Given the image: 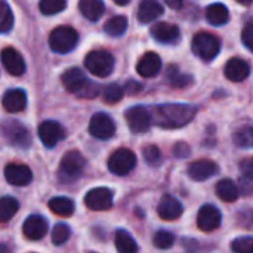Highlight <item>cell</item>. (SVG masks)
Here are the masks:
<instances>
[{"label":"cell","instance_id":"6da1fadb","mask_svg":"<svg viewBox=\"0 0 253 253\" xmlns=\"http://www.w3.org/2000/svg\"><path fill=\"white\" fill-rule=\"evenodd\" d=\"M196 116V108L187 104H165L156 108V125L165 129H178L188 125Z\"/></svg>","mask_w":253,"mask_h":253},{"label":"cell","instance_id":"7a4b0ae2","mask_svg":"<svg viewBox=\"0 0 253 253\" xmlns=\"http://www.w3.org/2000/svg\"><path fill=\"white\" fill-rule=\"evenodd\" d=\"M62 84L68 92L86 99H92L99 93V87L90 80H87V77L80 68L67 70L62 74Z\"/></svg>","mask_w":253,"mask_h":253},{"label":"cell","instance_id":"3957f363","mask_svg":"<svg viewBox=\"0 0 253 253\" xmlns=\"http://www.w3.org/2000/svg\"><path fill=\"white\" fill-rule=\"evenodd\" d=\"M79 42V34L73 27H58L49 36V46L53 52L67 53L71 52Z\"/></svg>","mask_w":253,"mask_h":253},{"label":"cell","instance_id":"277c9868","mask_svg":"<svg viewBox=\"0 0 253 253\" xmlns=\"http://www.w3.org/2000/svg\"><path fill=\"white\" fill-rule=\"evenodd\" d=\"M193 52L203 61H212L221 50V43L212 33L200 31L193 39Z\"/></svg>","mask_w":253,"mask_h":253},{"label":"cell","instance_id":"5b68a950","mask_svg":"<svg viewBox=\"0 0 253 253\" xmlns=\"http://www.w3.org/2000/svg\"><path fill=\"white\" fill-rule=\"evenodd\" d=\"M86 166L84 157L79 151H68L59 165V178L65 182H74L83 175Z\"/></svg>","mask_w":253,"mask_h":253},{"label":"cell","instance_id":"8992f818","mask_svg":"<svg viewBox=\"0 0 253 253\" xmlns=\"http://www.w3.org/2000/svg\"><path fill=\"white\" fill-rule=\"evenodd\" d=\"M86 68L96 77H107L114 70V58L107 50H92L84 59Z\"/></svg>","mask_w":253,"mask_h":253},{"label":"cell","instance_id":"52a82bcc","mask_svg":"<svg viewBox=\"0 0 253 253\" xmlns=\"http://www.w3.org/2000/svg\"><path fill=\"white\" fill-rule=\"evenodd\" d=\"M136 166V156L127 148H119L108 159V169L117 176L129 175Z\"/></svg>","mask_w":253,"mask_h":253},{"label":"cell","instance_id":"ba28073f","mask_svg":"<svg viewBox=\"0 0 253 253\" xmlns=\"http://www.w3.org/2000/svg\"><path fill=\"white\" fill-rule=\"evenodd\" d=\"M1 132L7 142H10L16 148H28L31 144L30 132L19 122H6L1 126Z\"/></svg>","mask_w":253,"mask_h":253},{"label":"cell","instance_id":"9c48e42d","mask_svg":"<svg viewBox=\"0 0 253 253\" xmlns=\"http://www.w3.org/2000/svg\"><path fill=\"white\" fill-rule=\"evenodd\" d=\"M126 122L132 133H144L150 129L153 117L145 107H132L126 111Z\"/></svg>","mask_w":253,"mask_h":253},{"label":"cell","instance_id":"30bf717a","mask_svg":"<svg viewBox=\"0 0 253 253\" xmlns=\"http://www.w3.org/2000/svg\"><path fill=\"white\" fill-rule=\"evenodd\" d=\"M89 133L96 139H110L116 133V125L108 114L96 113L90 119Z\"/></svg>","mask_w":253,"mask_h":253},{"label":"cell","instance_id":"8fae6325","mask_svg":"<svg viewBox=\"0 0 253 253\" xmlns=\"http://www.w3.org/2000/svg\"><path fill=\"white\" fill-rule=\"evenodd\" d=\"M84 203L90 211H108L113 206V191L105 187L93 188L86 194Z\"/></svg>","mask_w":253,"mask_h":253},{"label":"cell","instance_id":"7c38bea8","mask_svg":"<svg viewBox=\"0 0 253 253\" xmlns=\"http://www.w3.org/2000/svg\"><path fill=\"white\" fill-rule=\"evenodd\" d=\"M221 212L213 205H205L197 215V227L200 231L212 233L221 225Z\"/></svg>","mask_w":253,"mask_h":253},{"label":"cell","instance_id":"4fadbf2b","mask_svg":"<svg viewBox=\"0 0 253 253\" xmlns=\"http://www.w3.org/2000/svg\"><path fill=\"white\" fill-rule=\"evenodd\" d=\"M64 135L65 132L62 126L53 120L43 122L39 127V138L46 148H53L64 138Z\"/></svg>","mask_w":253,"mask_h":253},{"label":"cell","instance_id":"5bb4252c","mask_svg":"<svg viewBox=\"0 0 253 253\" xmlns=\"http://www.w3.org/2000/svg\"><path fill=\"white\" fill-rule=\"evenodd\" d=\"M1 64L4 70L12 76H22L25 73V62L22 55L13 47H4L1 50Z\"/></svg>","mask_w":253,"mask_h":253},{"label":"cell","instance_id":"9a60e30c","mask_svg":"<svg viewBox=\"0 0 253 253\" xmlns=\"http://www.w3.org/2000/svg\"><path fill=\"white\" fill-rule=\"evenodd\" d=\"M218 173V165L209 159H200L188 166V176L194 181H206Z\"/></svg>","mask_w":253,"mask_h":253},{"label":"cell","instance_id":"2e32d148","mask_svg":"<svg viewBox=\"0 0 253 253\" xmlns=\"http://www.w3.org/2000/svg\"><path fill=\"white\" fill-rule=\"evenodd\" d=\"M4 178L10 185L15 187H24L28 185L33 179V173L28 166L25 165H16L10 163L4 169Z\"/></svg>","mask_w":253,"mask_h":253},{"label":"cell","instance_id":"e0dca14e","mask_svg":"<svg viewBox=\"0 0 253 253\" xmlns=\"http://www.w3.org/2000/svg\"><path fill=\"white\" fill-rule=\"evenodd\" d=\"M182 205L170 194H165L157 208V213L163 221H176L182 215Z\"/></svg>","mask_w":253,"mask_h":253},{"label":"cell","instance_id":"ac0fdd59","mask_svg":"<svg viewBox=\"0 0 253 253\" xmlns=\"http://www.w3.org/2000/svg\"><path fill=\"white\" fill-rule=\"evenodd\" d=\"M151 34L157 42L166 43V44H173L181 37L179 28L169 22H156L151 27Z\"/></svg>","mask_w":253,"mask_h":253},{"label":"cell","instance_id":"d6986e66","mask_svg":"<svg viewBox=\"0 0 253 253\" xmlns=\"http://www.w3.org/2000/svg\"><path fill=\"white\" fill-rule=\"evenodd\" d=\"M22 231L24 236L30 240H40L46 236L47 233V222L44 218L39 216V215H33L28 216L22 225Z\"/></svg>","mask_w":253,"mask_h":253},{"label":"cell","instance_id":"ffe728a7","mask_svg":"<svg viewBox=\"0 0 253 253\" xmlns=\"http://www.w3.org/2000/svg\"><path fill=\"white\" fill-rule=\"evenodd\" d=\"M249 74H251V67L242 58H233L225 65V77L234 83H240L246 80Z\"/></svg>","mask_w":253,"mask_h":253},{"label":"cell","instance_id":"44dd1931","mask_svg":"<svg viewBox=\"0 0 253 253\" xmlns=\"http://www.w3.org/2000/svg\"><path fill=\"white\" fill-rule=\"evenodd\" d=\"M136 70L139 73V76L142 77H154L159 74V71L162 70V59L157 53L154 52H147L138 62Z\"/></svg>","mask_w":253,"mask_h":253},{"label":"cell","instance_id":"7402d4cb","mask_svg":"<svg viewBox=\"0 0 253 253\" xmlns=\"http://www.w3.org/2000/svg\"><path fill=\"white\" fill-rule=\"evenodd\" d=\"M1 104L9 113H19L27 105V95L22 89H10L3 95Z\"/></svg>","mask_w":253,"mask_h":253},{"label":"cell","instance_id":"603a6c76","mask_svg":"<svg viewBox=\"0 0 253 253\" xmlns=\"http://www.w3.org/2000/svg\"><path fill=\"white\" fill-rule=\"evenodd\" d=\"M163 13V7L157 0H142L138 9V19L142 24L156 21Z\"/></svg>","mask_w":253,"mask_h":253},{"label":"cell","instance_id":"cb8c5ba5","mask_svg":"<svg viewBox=\"0 0 253 253\" xmlns=\"http://www.w3.org/2000/svg\"><path fill=\"white\" fill-rule=\"evenodd\" d=\"M79 9L82 15L89 21H98L105 10L102 0H80Z\"/></svg>","mask_w":253,"mask_h":253},{"label":"cell","instance_id":"d4e9b609","mask_svg":"<svg viewBox=\"0 0 253 253\" xmlns=\"http://www.w3.org/2000/svg\"><path fill=\"white\" fill-rule=\"evenodd\" d=\"M216 196L227 203H233L239 199V187L231 179H222L216 184Z\"/></svg>","mask_w":253,"mask_h":253},{"label":"cell","instance_id":"484cf974","mask_svg":"<svg viewBox=\"0 0 253 253\" xmlns=\"http://www.w3.org/2000/svg\"><path fill=\"white\" fill-rule=\"evenodd\" d=\"M116 249L119 253H136L138 252V245L133 240V237L126 231V230H117L116 237H114Z\"/></svg>","mask_w":253,"mask_h":253},{"label":"cell","instance_id":"4316f807","mask_svg":"<svg viewBox=\"0 0 253 253\" xmlns=\"http://www.w3.org/2000/svg\"><path fill=\"white\" fill-rule=\"evenodd\" d=\"M206 18L212 25H224L228 22L230 13L222 3H215L206 9Z\"/></svg>","mask_w":253,"mask_h":253},{"label":"cell","instance_id":"83f0119b","mask_svg":"<svg viewBox=\"0 0 253 253\" xmlns=\"http://www.w3.org/2000/svg\"><path fill=\"white\" fill-rule=\"evenodd\" d=\"M49 208L59 216H70L74 212V202L68 197H55L49 202Z\"/></svg>","mask_w":253,"mask_h":253},{"label":"cell","instance_id":"f1b7e54d","mask_svg":"<svg viewBox=\"0 0 253 253\" xmlns=\"http://www.w3.org/2000/svg\"><path fill=\"white\" fill-rule=\"evenodd\" d=\"M19 209V203L13 197H1L0 199V222H7Z\"/></svg>","mask_w":253,"mask_h":253},{"label":"cell","instance_id":"f546056e","mask_svg":"<svg viewBox=\"0 0 253 253\" xmlns=\"http://www.w3.org/2000/svg\"><path fill=\"white\" fill-rule=\"evenodd\" d=\"M105 33L111 37H120L127 30V18L126 16H114L107 21L104 27Z\"/></svg>","mask_w":253,"mask_h":253},{"label":"cell","instance_id":"4dcf8cb0","mask_svg":"<svg viewBox=\"0 0 253 253\" xmlns=\"http://www.w3.org/2000/svg\"><path fill=\"white\" fill-rule=\"evenodd\" d=\"M234 144L239 148H253V126H246L234 133Z\"/></svg>","mask_w":253,"mask_h":253},{"label":"cell","instance_id":"1f68e13d","mask_svg":"<svg viewBox=\"0 0 253 253\" xmlns=\"http://www.w3.org/2000/svg\"><path fill=\"white\" fill-rule=\"evenodd\" d=\"M13 27V13L6 3V0H0V33H7Z\"/></svg>","mask_w":253,"mask_h":253},{"label":"cell","instance_id":"d6a6232c","mask_svg":"<svg viewBox=\"0 0 253 253\" xmlns=\"http://www.w3.org/2000/svg\"><path fill=\"white\" fill-rule=\"evenodd\" d=\"M67 0H40L39 7L43 15H55L65 9Z\"/></svg>","mask_w":253,"mask_h":253},{"label":"cell","instance_id":"836d02e7","mask_svg":"<svg viewBox=\"0 0 253 253\" xmlns=\"http://www.w3.org/2000/svg\"><path fill=\"white\" fill-rule=\"evenodd\" d=\"M153 243H154V246H156L157 249H163V251H165V249H169V248L173 246V243H175V236H173L172 233L166 231V230H160V231H157V233L154 234Z\"/></svg>","mask_w":253,"mask_h":253},{"label":"cell","instance_id":"e575fe53","mask_svg":"<svg viewBox=\"0 0 253 253\" xmlns=\"http://www.w3.org/2000/svg\"><path fill=\"white\" fill-rule=\"evenodd\" d=\"M168 79H169V83H170L173 87H185V86L191 84V82H193L190 76H185V74L178 73L176 67H169Z\"/></svg>","mask_w":253,"mask_h":253},{"label":"cell","instance_id":"d590c367","mask_svg":"<svg viewBox=\"0 0 253 253\" xmlns=\"http://www.w3.org/2000/svg\"><path fill=\"white\" fill-rule=\"evenodd\" d=\"M70 236H71V230L65 224H56L55 228L52 230V242L55 246L64 245L70 239Z\"/></svg>","mask_w":253,"mask_h":253},{"label":"cell","instance_id":"8d00e7d4","mask_svg":"<svg viewBox=\"0 0 253 253\" xmlns=\"http://www.w3.org/2000/svg\"><path fill=\"white\" fill-rule=\"evenodd\" d=\"M123 95H125V90H123L119 84H116V83L108 84V86L104 89V99H105V102H108V104H116V102H119V101L123 98Z\"/></svg>","mask_w":253,"mask_h":253},{"label":"cell","instance_id":"74e56055","mask_svg":"<svg viewBox=\"0 0 253 253\" xmlns=\"http://www.w3.org/2000/svg\"><path fill=\"white\" fill-rule=\"evenodd\" d=\"M144 154V159L145 162L150 165V166H159L162 163V151L157 145H148L144 148L142 151Z\"/></svg>","mask_w":253,"mask_h":253},{"label":"cell","instance_id":"f35d334b","mask_svg":"<svg viewBox=\"0 0 253 253\" xmlns=\"http://www.w3.org/2000/svg\"><path fill=\"white\" fill-rule=\"evenodd\" d=\"M234 253H253V237H239L231 243Z\"/></svg>","mask_w":253,"mask_h":253},{"label":"cell","instance_id":"ab89813d","mask_svg":"<svg viewBox=\"0 0 253 253\" xmlns=\"http://www.w3.org/2000/svg\"><path fill=\"white\" fill-rule=\"evenodd\" d=\"M242 40L245 43V46L253 52V22L246 24V27L242 31Z\"/></svg>","mask_w":253,"mask_h":253},{"label":"cell","instance_id":"60d3db41","mask_svg":"<svg viewBox=\"0 0 253 253\" xmlns=\"http://www.w3.org/2000/svg\"><path fill=\"white\" fill-rule=\"evenodd\" d=\"M240 170H242V173H243L248 179L253 181V157L246 159V160H243V162L240 163Z\"/></svg>","mask_w":253,"mask_h":253},{"label":"cell","instance_id":"b9f144b4","mask_svg":"<svg viewBox=\"0 0 253 253\" xmlns=\"http://www.w3.org/2000/svg\"><path fill=\"white\" fill-rule=\"evenodd\" d=\"M173 154L178 157V159H185L190 156V147L187 142H178L173 148Z\"/></svg>","mask_w":253,"mask_h":253},{"label":"cell","instance_id":"7bdbcfd3","mask_svg":"<svg viewBox=\"0 0 253 253\" xmlns=\"http://www.w3.org/2000/svg\"><path fill=\"white\" fill-rule=\"evenodd\" d=\"M142 89V86L141 84H138V83H135V82H129L127 84H126V93H129V95H135V93H138L139 90Z\"/></svg>","mask_w":253,"mask_h":253},{"label":"cell","instance_id":"ee69618b","mask_svg":"<svg viewBox=\"0 0 253 253\" xmlns=\"http://www.w3.org/2000/svg\"><path fill=\"white\" fill-rule=\"evenodd\" d=\"M165 1H166V4H168L169 7H172V9H179V7L184 4L185 0H165Z\"/></svg>","mask_w":253,"mask_h":253},{"label":"cell","instance_id":"f6af8a7d","mask_svg":"<svg viewBox=\"0 0 253 253\" xmlns=\"http://www.w3.org/2000/svg\"><path fill=\"white\" fill-rule=\"evenodd\" d=\"M0 253H12L10 249L7 248V245H0Z\"/></svg>","mask_w":253,"mask_h":253},{"label":"cell","instance_id":"bcb514c9","mask_svg":"<svg viewBox=\"0 0 253 253\" xmlns=\"http://www.w3.org/2000/svg\"><path fill=\"white\" fill-rule=\"evenodd\" d=\"M114 1H116L117 4H120V6H125V4H127L130 0H114Z\"/></svg>","mask_w":253,"mask_h":253},{"label":"cell","instance_id":"7dc6e473","mask_svg":"<svg viewBox=\"0 0 253 253\" xmlns=\"http://www.w3.org/2000/svg\"><path fill=\"white\" fill-rule=\"evenodd\" d=\"M239 3H242V4H251L253 0H237Z\"/></svg>","mask_w":253,"mask_h":253},{"label":"cell","instance_id":"c3c4849f","mask_svg":"<svg viewBox=\"0 0 253 253\" xmlns=\"http://www.w3.org/2000/svg\"><path fill=\"white\" fill-rule=\"evenodd\" d=\"M90 253H95V252H90Z\"/></svg>","mask_w":253,"mask_h":253}]
</instances>
